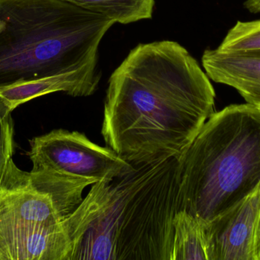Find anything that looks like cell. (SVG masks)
Listing matches in <instances>:
<instances>
[{"label":"cell","mask_w":260,"mask_h":260,"mask_svg":"<svg viewBox=\"0 0 260 260\" xmlns=\"http://www.w3.org/2000/svg\"><path fill=\"white\" fill-rule=\"evenodd\" d=\"M171 260H209L204 224L186 211L174 217Z\"/></svg>","instance_id":"cell-11"},{"label":"cell","mask_w":260,"mask_h":260,"mask_svg":"<svg viewBox=\"0 0 260 260\" xmlns=\"http://www.w3.org/2000/svg\"><path fill=\"white\" fill-rule=\"evenodd\" d=\"M66 220L56 224L2 226L0 260H70L72 243Z\"/></svg>","instance_id":"cell-8"},{"label":"cell","mask_w":260,"mask_h":260,"mask_svg":"<svg viewBox=\"0 0 260 260\" xmlns=\"http://www.w3.org/2000/svg\"><path fill=\"white\" fill-rule=\"evenodd\" d=\"M260 183L247 196L204 224L209 260H255Z\"/></svg>","instance_id":"cell-7"},{"label":"cell","mask_w":260,"mask_h":260,"mask_svg":"<svg viewBox=\"0 0 260 260\" xmlns=\"http://www.w3.org/2000/svg\"><path fill=\"white\" fill-rule=\"evenodd\" d=\"M254 257L255 260H260V212L255 232Z\"/></svg>","instance_id":"cell-15"},{"label":"cell","mask_w":260,"mask_h":260,"mask_svg":"<svg viewBox=\"0 0 260 260\" xmlns=\"http://www.w3.org/2000/svg\"><path fill=\"white\" fill-rule=\"evenodd\" d=\"M29 143L32 171H49L96 183L120 177L134 168L111 148L94 143L79 131L53 130Z\"/></svg>","instance_id":"cell-6"},{"label":"cell","mask_w":260,"mask_h":260,"mask_svg":"<svg viewBox=\"0 0 260 260\" xmlns=\"http://www.w3.org/2000/svg\"><path fill=\"white\" fill-rule=\"evenodd\" d=\"M98 63L73 71L43 76L0 88V98L11 111L32 99L50 93H67L73 97H86L99 88L101 74Z\"/></svg>","instance_id":"cell-9"},{"label":"cell","mask_w":260,"mask_h":260,"mask_svg":"<svg viewBox=\"0 0 260 260\" xmlns=\"http://www.w3.org/2000/svg\"><path fill=\"white\" fill-rule=\"evenodd\" d=\"M0 88L98 63L115 24L67 0H0Z\"/></svg>","instance_id":"cell-3"},{"label":"cell","mask_w":260,"mask_h":260,"mask_svg":"<svg viewBox=\"0 0 260 260\" xmlns=\"http://www.w3.org/2000/svg\"><path fill=\"white\" fill-rule=\"evenodd\" d=\"M133 166L93 184L66 220L70 260H171L180 210L178 160Z\"/></svg>","instance_id":"cell-2"},{"label":"cell","mask_w":260,"mask_h":260,"mask_svg":"<svg viewBox=\"0 0 260 260\" xmlns=\"http://www.w3.org/2000/svg\"><path fill=\"white\" fill-rule=\"evenodd\" d=\"M202 63L211 80L232 87L247 103L260 108V54H230L209 49L203 53Z\"/></svg>","instance_id":"cell-10"},{"label":"cell","mask_w":260,"mask_h":260,"mask_svg":"<svg viewBox=\"0 0 260 260\" xmlns=\"http://www.w3.org/2000/svg\"><path fill=\"white\" fill-rule=\"evenodd\" d=\"M178 161L180 210L206 224L260 183V108L246 102L215 111Z\"/></svg>","instance_id":"cell-4"},{"label":"cell","mask_w":260,"mask_h":260,"mask_svg":"<svg viewBox=\"0 0 260 260\" xmlns=\"http://www.w3.org/2000/svg\"><path fill=\"white\" fill-rule=\"evenodd\" d=\"M94 183L49 171L25 172L12 159L0 180V227L62 222Z\"/></svg>","instance_id":"cell-5"},{"label":"cell","mask_w":260,"mask_h":260,"mask_svg":"<svg viewBox=\"0 0 260 260\" xmlns=\"http://www.w3.org/2000/svg\"><path fill=\"white\" fill-rule=\"evenodd\" d=\"M12 112L0 98V180L15 152Z\"/></svg>","instance_id":"cell-14"},{"label":"cell","mask_w":260,"mask_h":260,"mask_svg":"<svg viewBox=\"0 0 260 260\" xmlns=\"http://www.w3.org/2000/svg\"><path fill=\"white\" fill-rule=\"evenodd\" d=\"M115 23L127 24L152 17L155 0H67Z\"/></svg>","instance_id":"cell-12"},{"label":"cell","mask_w":260,"mask_h":260,"mask_svg":"<svg viewBox=\"0 0 260 260\" xmlns=\"http://www.w3.org/2000/svg\"><path fill=\"white\" fill-rule=\"evenodd\" d=\"M216 50L230 54H260V19L238 21Z\"/></svg>","instance_id":"cell-13"},{"label":"cell","mask_w":260,"mask_h":260,"mask_svg":"<svg viewBox=\"0 0 260 260\" xmlns=\"http://www.w3.org/2000/svg\"><path fill=\"white\" fill-rule=\"evenodd\" d=\"M2 27H3V22H2L1 20H0V31H1Z\"/></svg>","instance_id":"cell-16"},{"label":"cell","mask_w":260,"mask_h":260,"mask_svg":"<svg viewBox=\"0 0 260 260\" xmlns=\"http://www.w3.org/2000/svg\"><path fill=\"white\" fill-rule=\"evenodd\" d=\"M210 79L173 41L139 44L108 80L102 134L132 165L180 160L215 112Z\"/></svg>","instance_id":"cell-1"}]
</instances>
